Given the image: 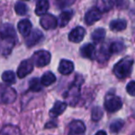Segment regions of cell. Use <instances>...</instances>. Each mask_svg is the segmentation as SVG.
I'll list each match as a JSON object with an SVG mask.
<instances>
[{
	"mask_svg": "<svg viewBox=\"0 0 135 135\" xmlns=\"http://www.w3.org/2000/svg\"><path fill=\"white\" fill-rule=\"evenodd\" d=\"M95 135H107L105 131H99L95 133Z\"/></svg>",
	"mask_w": 135,
	"mask_h": 135,
	"instance_id": "34",
	"label": "cell"
},
{
	"mask_svg": "<svg viewBox=\"0 0 135 135\" xmlns=\"http://www.w3.org/2000/svg\"><path fill=\"white\" fill-rule=\"evenodd\" d=\"M0 36L7 39L16 40V31L14 27L9 23H4L0 26Z\"/></svg>",
	"mask_w": 135,
	"mask_h": 135,
	"instance_id": "11",
	"label": "cell"
},
{
	"mask_svg": "<svg viewBox=\"0 0 135 135\" xmlns=\"http://www.w3.org/2000/svg\"><path fill=\"white\" fill-rule=\"evenodd\" d=\"M105 36V31L103 28H98L95 31H94L92 33V39L94 42H101L102 40H104Z\"/></svg>",
	"mask_w": 135,
	"mask_h": 135,
	"instance_id": "26",
	"label": "cell"
},
{
	"mask_svg": "<svg viewBox=\"0 0 135 135\" xmlns=\"http://www.w3.org/2000/svg\"><path fill=\"white\" fill-rule=\"evenodd\" d=\"M72 16H73V11L72 10H65L59 15L58 18V25L60 27H64L70 22V21L71 20Z\"/></svg>",
	"mask_w": 135,
	"mask_h": 135,
	"instance_id": "19",
	"label": "cell"
},
{
	"mask_svg": "<svg viewBox=\"0 0 135 135\" xmlns=\"http://www.w3.org/2000/svg\"><path fill=\"white\" fill-rule=\"evenodd\" d=\"M16 43V40L7 39L0 36V54L3 56H8L10 54L12 48L14 47Z\"/></svg>",
	"mask_w": 135,
	"mask_h": 135,
	"instance_id": "10",
	"label": "cell"
},
{
	"mask_svg": "<svg viewBox=\"0 0 135 135\" xmlns=\"http://www.w3.org/2000/svg\"><path fill=\"white\" fill-rule=\"evenodd\" d=\"M51 55L46 50H39L36 51L32 56V61L36 67H45L50 63Z\"/></svg>",
	"mask_w": 135,
	"mask_h": 135,
	"instance_id": "5",
	"label": "cell"
},
{
	"mask_svg": "<svg viewBox=\"0 0 135 135\" xmlns=\"http://www.w3.org/2000/svg\"><path fill=\"white\" fill-rule=\"evenodd\" d=\"M0 135H21V133L20 129L16 126L7 125L1 129Z\"/></svg>",
	"mask_w": 135,
	"mask_h": 135,
	"instance_id": "21",
	"label": "cell"
},
{
	"mask_svg": "<svg viewBox=\"0 0 135 135\" xmlns=\"http://www.w3.org/2000/svg\"><path fill=\"white\" fill-rule=\"evenodd\" d=\"M86 128L81 120H73L69 125L68 135H84Z\"/></svg>",
	"mask_w": 135,
	"mask_h": 135,
	"instance_id": "6",
	"label": "cell"
},
{
	"mask_svg": "<svg viewBox=\"0 0 135 135\" xmlns=\"http://www.w3.org/2000/svg\"><path fill=\"white\" fill-rule=\"evenodd\" d=\"M67 108V103L61 101H57L55 103L54 107H52V109L50 110V116L52 118H56L59 115H61L62 113L65 111V109Z\"/></svg>",
	"mask_w": 135,
	"mask_h": 135,
	"instance_id": "17",
	"label": "cell"
},
{
	"mask_svg": "<svg viewBox=\"0 0 135 135\" xmlns=\"http://www.w3.org/2000/svg\"><path fill=\"white\" fill-rule=\"evenodd\" d=\"M104 113H103V110H102L101 107H95L93 108L92 110V119L94 121H98L102 118L103 117Z\"/></svg>",
	"mask_w": 135,
	"mask_h": 135,
	"instance_id": "31",
	"label": "cell"
},
{
	"mask_svg": "<svg viewBox=\"0 0 135 135\" xmlns=\"http://www.w3.org/2000/svg\"><path fill=\"white\" fill-rule=\"evenodd\" d=\"M17 98V92L12 87L0 84V104H11Z\"/></svg>",
	"mask_w": 135,
	"mask_h": 135,
	"instance_id": "4",
	"label": "cell"
},
{
	"mask_svg": "<svg viewBox=\"0 0 135 135\" xmlns=\"http://www.w3.org/2000/svg\"><path fill=\"white\" fill-rule=\"evenodd\" d=\"M114 5V2L112 1H107V0H104V1H99L97 2V8L100 12H105V11H108L109 9H111Z\"/></svg>",
	"mask_w": 135,
	"mask_h": 135,
	"instance_id": "24",
	"label": "cell"
},
{
	"mask_svg": "<svg viewBox=\"0 0 135 135\" xmlns=\"http://www.w3.org/2000/svg\"><path fill=\"white\" fill-rule=\"evenodd\" d=\"M124 126V121L122 119H116L114 121L111 122L110 126H109V129L111 132L113 133H118V131H120V129L123 128Z\"/></svg>",
	"mask_w": 135,
	"mask_h": 135,
	"instance_id": "25",
	"label": "cell"
},
{
	"mask_svg": "<svg viewBox=\"0 0 135 135\" xmlns=\"http://www.w3.org/2000/svg\"><path fill=\"white\" fill-rule=\"evenodd\" d=\"M56 126V123H51V122H49V123H47L46 125H45V128L46 129H48V128H54Z\"/></svg>",
	"mask_w": 135,
	"mask_h": 135,
	"instance_id": "33",
	"label": "cell"
},
{
	"mask_svg": "<svg viewBox=\"0 0 135 135\" xmlns=\"http://www.w3.org/2000/svg\"><path fill=\"white\" fill-rule=\"evenodd\" d=\"M32 70H33V63H32V59L23 60L18 68L17 75L19 78L22 79V78L26 77L28 74H30L32 71Z\"/></svg>",
	"mask_w": 135,
	"mask_h": 135,
	"instance_id": "8",
	"label": "cell"
},
{
	"mask_svg": "<svg viewBox=\"0 0 135 135\" xmlns=\"http://www.w3.org/2000/svg\"><path fill=\"white\" fill-rule=\"evenodd\" d=\"M29 88L32 92H40L43 88L41 80H39L38 78H32L29 83Z\"/></svg>",
	"mask_w": 135,
	"mask_h": 135,
	"instance_id": "23",
	"label": "cell"
},
{
	"mask_svg": "<svg viewBox=\"0 0 135 135\" xmlns=\"http://www.w3.org/2000/svg\"><path fill=\"white\" fill-rule=\"evenodd\" d=\"M32 25L31 23V21L26 19L21 21L19 22V24H18V30L21 32V35H23L24 37H27L32 32Z\"/></svg>",
	"mask_w": 135,
	"mask_h": 135,
	"instance_id": "16",
	"label": "cell"
},
{
	"mask_svg": "<svg viewBox=\"0 0 135 135\" xmlns=\"http://www.w3.org/2000/svg\"><path fill=\"white\" fill-rule=\"evenodd\" d=\"M85 35L84 28L81 26H78L71 30V32L69 33V40L73 43H80L83 40V37Z\"/></svg>",
	"mask_w": 135,
	"mask_h": 135,
	"instance_id": "12",
	"label": "cell"
},
{
	"mask_svg": "<svg viewBox=\"0 0 135 135\" xmlns=\"http://www.w3.org/2000/svg\"><path fill=\"white\" fill-rule=\"evenodd\" d=\"M74 70V64L67 59H62L58 66V71L63 75H70Z\"/></svg>",
	"mask_w": 135,
	"mask_h": 135,
	"instance_id": "15",
	"label": "cell"
},
{
	"mask_svg": "<svg viewBox=\"0 0 135 135\" xmlns=\"http://www.w3.org/2000/svg\"><path fill=\"white\" fill-rule=\"evenodd\" d=\"M132 135H135V132H134V133H133V134H132Z\"/></svg>",
	"mask_w": 135,
	"mask_h": 135,
	"instance_id": "35",
	"label": "cell"
},
{
	"mask_svg": "<svg viewBox=\"0 0 135 135\" xmlns=\"http://www.w3.org/2000/svg\"><path fill=\"white\" fill-rule=\"evenodd\" d=\"M127 93L131 96H135V81H131L126 86Z\"/></svg>",
	"mask_w": 135,
	"mask_h": 135,
	"instance_id": "32",
	"label": "cell"
},
{
	"mask_svg": "<svg viewBox=\"0 0 135 135\" xmlns=\"http://www.w3.org/2000/svg\"><path fill=\"white\" fill-rule=\"evenodd\" d=\"M55 81H56V76L51 71L45 72L41 78V83L44 86H49V85L53 84Z\"/></svg>",
	"mask_w": 135,
	"mask_h": 135,
	"instance_id": "22",
	"label": "cell"
},
{
	"mask_svg": "<svg viewBox=\"0 0 135 135\" xmlns=\"http://www.w3.org/2000/svg\"><path fill=\"white\" fill-rule=\"evenodd\" d=\"M44 39V34L41 31L39 30H33L25 39V43H26L27 46L32 47L34 45H38L41 43Z\"/></svg>",
	"mask_w": 135,
	"mask_h": 135,
	"instance_id": "9",
	"label": "cell"
},
{
	"mask_svg": "<svg viewBox=\"0 0 135 135\" xmlns=\"http://www.w3.org/2000/svg\"><path fill=\"white\" fill-rule=\"evenodd\" d=\"M49 8V3L46 0H39L36 3L35 8V14L38 16H44L45 15L46 11Z\"/></svg>",
	"mask_w": 135,
	"mask_h": 135,
	"instance_id": "20",
	"label": "cell"
},
{
	"mask_svg": "<svg viewBox=\"0 0 135 135\" xmlns=\"http://www.w3.org/2000/svg\"><path fill=\"white\" fill-rule=\"evenodd\" d=\"M40 24L45 30H54L56 28L58 22L56 18L52 14H45L40 20Z\"/></svg>",
	"mask_w": 135,
	"mask_h": 135,
	"instance_id": "7",
	"label": "cell"
},
{
	"mask_svg": "<svg viewBox=\"0 0 135 135\" xmlns=\"http://www.w3.org/2000/svg\"><path fill=\"white\" fill-rule=\"evenodd\" d=\"M111 55L110 50H109V47L107 48V47L103 46L100 48L99 52L96 54V57L98 58L99 61H103V60H107V58L109 57V56Z\"/></svg>",
	"mask_w": 135,
	"mask_h": 135,
	"instance_id": "28",
	"label": "cell"
},
{
	"mask_svg": "<svg viewBox=\"0 0 135 135\" xmlns=\"http://www.w3.org/2000/svg\"><path fill=\"white\" fill-rule=\"evenodd\" d=\"M122 107V101L118 95L113 93H108L105 98V108L108 112L113 113Z\"/></svg>",
	"mask_w": 135,
	"mask_h": 135,
	"instance_id": "3",
	"label": "cell"
},
{
	"mask_svg": "<svg viewBox=\"0 0 135 135\" xmlns=\"http://www.w3.org/2000/svg\"><path fill=\"white\" fill-rule=\"evenodd\" d=\"M83 81V79L81 76H76L74 81L64 94L63 97L65 98L67 104H70V105H75L78 103L81 96V86Z\"/></svg>",
	"mask_w": 135,
	"mask_h": 135,
	"instance_id": "1",
	"label": "cell"
},
{
	"mask_svg": "<svg viewBox=\"0 0 135 135\" xmlns=\"http://www.w3.org/2000/svg\"><path fill=\"white\" fill-rule=\"evenodd\" d=\"M134 60L131 57H124L120 59L113 68L114 74L118 79H125L129 77L132 70Z\"/></svg>",
	"mask_w": 135,
	"mask_h": 135,
	"instance_id": "2",
	"label": "cell"
},
{
	"mask_svg": "<svg viewBox=\"0 0 135 135\" xmlns=\"http://www.w3.org/2000/svg\"><path fill=\"white\" fill-rule=\"evenodd\" d=\"M15 11L18 15L24 16L28 11V8H27L26 4L23 2H17L15 5Z\"/></svg>",
	"mask_w": 135,
	"mask_h": 135,
	"instance_id": "30",
	"label": "cell"
},
{
	"mask_svg": "<svg viewBox=\"0 0 135 135\" xmlns=\"http://www.w3.org/2000/svg\"><path fill=\"white\" fill-rule=\"evenodd\" d=\"M127 27V21L123 19H118L114 20L110 22L109 24V28L111 29L114 32H120V31H123Z\"/></svg>",
	"mask_w": 135,
	"mask_h": 135,
	"instance_id": "18",
	"label": "cell"
},
{
	"mask_svg": "<svg viewBox=\"0 0 135 135\" xmlns=\"http://www.w3.org/2000/svg\"><path fill=\"white\" fill-rule=\"evenodd\" d=\"M81 54L83 57L89 58V59H94L96 56V50L95 46L93 44H85L81 48Z\"/></svg>",
	"mask_w": 135,
	"mask_h": 135,
	"instance_id": "14",
	"label": "cell"
},
{
	"mask_svg": "<svg viewBox=\"0 0 135 135\" xmlns=\"http://www.w3.org/2000/svg\"><path fill=\"white\" fill-rule=\"evenodd\" d=\"M2 80L4 83H8V84H12L16 81V75L13 71L8 70V71H5L2 74Z\"/></svg>",
	"mask_w": 135,
	"mask_h": 135,
	"instance_id": "27",
	"label": "cell"
},
{
	"mask_svg": "<svg viewBox=\"0 0 135 135\" xmlns=\"http://www.w3.org/2000/svg\"><path fill=\"white\" fill-rule=\"evenodd\" d=\"M102 15H101V12L97 9L96 8H91L90 10L87 11V13L85 14V17H84V21L85 23L87 25H93L95 21H99L101 19Z\"/></svg>",
	"mask_w": 135,
	"mask_h": 135,
	"instance_id": "13",
	"label": "cell"
},
{
	"mask_svg": "<svg viewBox=\"0 0 135 135\" xmlns=\"http://www.w3.org/2000/svg\"><path fill=\"white\" fill-rule=\"evenodd\" d=\"M124 49V45L121 42H114L110 45L109 46V50H110L111 54H118V53H120L122 50Z\"/></svg>",
	"mask_w": 135,
	"mask_h": 135,
	"instance_id": "29",
	"label": "cell"
}]
</instances>
